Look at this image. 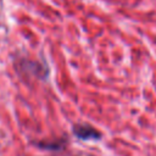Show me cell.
<instances>
[{"mask_svg":"<svg viewBox=\"0 0 156 156\" xmlns=\"http://www.w3.org/2000/svg\"><path fill=\"white\" fill-rule=\"evenodd\" d=\"M73 134L82 140H99L101 133L89 124H76L72 128Z\"/></svg>","mask_w":156,"mask_h":156,"instance_id":"1","label":"cell"}]
</instances>
